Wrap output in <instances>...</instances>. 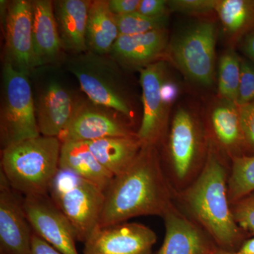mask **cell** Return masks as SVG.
<instances>
[{"mask_svg": "<svg viewBox=\"0 0 254 254\" xmlns=\"http://www.w3.org/2000/svg\"><path fill=\"white\" fill-rule=\"evenodd\" d=\"M239 45L245 58L254 64V30L245 36Z\"/></svg>", "mask_w": 254, "mask_h": 254, "instance_id": "35", "label": "cell"}, {"mask_svg": "<svg viewBox=\"0 0 254 254\" xmlns=\"http://www.w3.org/2000/svg\"><path fill=\"white\" fill-rule=\"evenodd\" d=\"M120 36L116 18L110 11L108 0L92 1L86 28L88 51L109 55Z\"/></svg>", "mask_w": 254, "mask_h": 254, "instance_id": "23", "label": "cell"}, {"mask_svg": "<svg viewBox=\"0 0 254 254\" xmlns=\"http://www.w3.org/2000/svg\"><path fill=\"white\" fill-rule=\"evenodd\" d=\"M29 254H62L33 232Z\"/></svg>", "mask_w": 254, "mask_h": 254, "instance_id": "34", "label": "cell"}, {"mask_svg": "<svg viewBox=\"0 0 254 254\" xmlns=\"http://www.w3.org/2000/svg\"><path fill=\"white\" fill-rule=\"evenodd\" d=\"M165 235L155 254H214L218 246L206 232L174 204L165 216Z\"/></svg>", "mask_w": 254, "mask_h": 254, "instance_id": "16", "label": "cell"}, {"mask_svg": "<svg viewBox=\"0 0 254 254\" xmlns=\"http://www.w3.org/2000/svg\"><path fill=\"white\" fill-rule=\"evenodd\" d=\"M62 143L57 137L39 136L1 150V172L9 185L26 196L48 194L60 170Z\"/></svg>", "mask_w": 254, "mask_h": 254, "instance_id": "3", "label": "cell"}, {"mask_svg": "<svg viewBox=\"0 0 254 254\" xmlns=\"http://www.w3.org/2000/svg\"><path fill=\"white\" fill-rule=\"evenodd\" d=\"M60 168L72 172L94 184L104 192L115 177L98 162L86 142L62 143Z\"/></svg>", "mask_w": 254, "mask_h": 254, "instance_id": "20", "label": "cell"}, {"mask_svg": "<svg viewBox=\"0 0 254 254\" xmlns=\"http://www.w3.org/2000/svg\"><path fill=\"white\" fill-rule=\"evenodd\" d=\"M235 254H254V236L246 240Z\"/></svg>", "mask_w": 254, "mask_h": 254, "instance_id": "36", "label": "cell"}, {"mask_svg": "<svg viewBox=\"0 0 254 254\" xmlns=\"http://www.w3.org/2000/svg\"><path fill=\"white\" fill-rule=\"evenodd\" d=\"M120 36L142 34L165 28L168 17L151 18L138 12L115 16Z\"/></svg>", "mask_w": 254, "mask_h": 254, "instance_id": "27", "label": "cell"}, {"mask_svg": "<svg viewBox=\"0 0 254 254\" xmlns=\"http://www.w3.org/2000/svg\"><path fill=\"white\" fill-rule=\"evenodd\" d=\"M168 1L166 0H141L137 12L151 18L168 17Z\"/></svg>", "mask_w": 254, "mask_h": 254, "instance_id": "32", "label": "cell"}, {"mask_svg": "<svg viewBox=\"0 0 254 254\" xmlns=\"http://www.w3.org/2000/svg\"><path fill=\"white\" fill-rule=\"evenodd\" d=\"M254 101V64L241 58V76L236 104L242 106Z\"/></svg>", "mask_w": 254, "mask_h": 254, "instance_id": "29", "label": "cell"}, {"mask_svg": "<svg viewBox=\"0 0 254 254\" xmlns=\"http://www.w3.org/2000/svg\"><path fill=\"white\" fill-rule=\"evenodd\" d=\"M29 77L40 133L58 138L72 118L80 99L55 65L37 68Z\"/></svg>", "mask_w": 254, "mask_h": 254, "instance_id": "8", "label": "cell"}, {"mask_svg": "<svg viewBox=\"0 0 254 254\" xmlns=\"http://www.w3.org/2000/svg\"><path fill=\"white\" fill-rule=\"evenodd\" d=\"M157 235L136 222L98 226L84 243L83 254H152Z\"/></svg>", "mask_w": 254, "mask_h": 254, "instance_id": "13", "label": "cell"}, {"mask_svg": "<svg viewBox=\"0 0 254 254\" xmlns=\"http://www.w3.org/2000/svg\"><path fill=\"white\" fill-rule=\"evenodd\" d=\"M0 141L1 150L41 136L29 75L3 63L1 69Z\"/></svg>", "mask_w": 254, "mask_h": 254, "instance_id": "7", "label": "cell"}, {"mask_svg": "<svg viewBox=\"0 0 254 254\" xmlns=\"http://www.w3.org/2000/svg\"><path fill=\"white\" fill-rule=\"evenodd\" d=\"M23 205L36 235L62 254H78L74 229L49 195L24 197Z\"/></svg>", "mask_w": 254, "mask_h": 254, "instance_id": "14", "label": "cell"}, {"mask_svg": "<svg viewBox=\"0 0 254 254\" xmlns=\"http://www.w3.org/2000/svg\"><path fill=\"white\" fill-rule=\"evenodd\" d=\"M240 108L246 155H254V101Z\"/></svg>", "mask_w": 254, "mask_h": 254, "instance_id": "30", "label": "cell"}, {"mask_svg": "<svg viewBox=\"0 0 254 254\" xmlns=\"http://www.w3.org/2000/svg\"><path fill=\"white\" fill-rule=\"evenodd\" d=\"M175 204V190L165 175L158 147L142 145L123 173L105 191L99 227L127 222L142 215L163 218Z\"/></svg>", "mask_w": 254, "mask_h": 254, "instance_id": "1", "label": "cell"}, {"mask_svg": "<svg viewBox=\"0 0 254 254\" xmlns=\"http://www.w3.org/2000/svg\"><path fill=\"white\" fill-rule=\"evenodd\" d=\"M33 6V47L38 67L55 65L64 51L55 21L53 1L34 0Z\"/></svg>", "mask_w": 254, "mask_h": 254, "instance_id": "19", "label": "cell"}, {"mask_svg": "<svg viewBox=\"0 0 254 254\" xmlns=\"http://www.w3.org/2000/svg\"><path fill=\"white\" fill-rule=\"evenodd\" d=\"M168 43L166 28L133 36H120L109 55L122 68L140 71L161 60Z\"/></svg>", "mask_w": 254, "mask_h": 254, "instance_id": "17", "label": "cell"}, {"mask_svg": "<svg viewBox=\"0 0 254 254\" xmlns=\"http://www.w3.org/2000/svg\"><path fill=\"white\" fill-rule=\"evenodd\" d=\"M92 1L57 0L53 11L64 51L77 55L88 51L86 28Z\"/></svg>", "mask_w": 254, "mask_h": 254, "instance_id": "18", "label": "cell"}, {"mask_svg": "<svg viewBox=\"0 0 254 254\" xmlns=\"http://www.w3.org/2000/svg\"><path fill=\"white\" fill-rule=\"evenodd\" d=\"M0 172V254H29L33 230L23 198Z\"/></svg>", "mask_w": 254, "mask_h": 254, "instance_id": "15", "label": "cell"}, {"mask_svg": "<svg viewBox=\"0 0 254 254\" xmlns=\"http://www.w3.org/2000/svg\"><path fill=\"white\" fill-rule=\"evenodd\" d=\"M254 192V155L235 157L230 160L227 195L234 203Z\"/></svg>", "mask_w": 254, "mask_h": 254, "instance_id": "25", "label": "cell"}, {"mask_svg": "<svg viewBox=\"0 0 254 254\" xmlns=\"http://www.w3.org/2000/svg\"><path fill=\"white\" fill-rule=\"evenodd\" d=\"M210 125L218 149L225 152L230 160L246 155L240 108L236 103L225 101L217 106L212 113Z\"/></svg>", "mask_w": 254, "mask_h": 254, "instance_id": "21", "label": "cell"}, {"mask_svg": "<svg viewBox=\"0 0 254 254\" xmlns=\"http://www.w3.org/2000/svg\"><path fill=\"white\" fill-rule=\"evenodd\" d=\"M124 118L115 110L95 104L89 99H80L72 118L58 138L63 143L136 135Z\"/></svg>", "mask_w": 254, "mask_h": 254, "instance_id": "12", "label": "cell"}, {"mask_svg": "<svg viewBox=\"0 0 254 254\" xmlns=\"http://www.w3.org/2000/svg\"><path fill=\"white\" fill-rule=\"evenodd\" d=\"M214 254H235L234 252H227V251L221 250V249H217L216 252Z\"/></svg>", "mask_w": 254, "mask_h": 254, "instance_id": "37", "label": "cell"}, {"mask_svg": "<svg viewBox=\"0 0 254 254\" xmlns=\"http://www.w3.org/2000/svg\"><path fill=\"white\" fill-rule=\"evenodd\" d=\"M224 34L231 44H240L254 30V0H215Z\"/></svg>", "mask_w": 254, "mask_h": 254, "instance_id": "24", "label": "cell"}, {"mask_svg": "<svg viewBox=\"0 0 254 254\" xmlns=\"http://www.w3.org/2000/svg\"><path fill=\"white\" fill-rule=\"evenodd\" d=\"M215 0H171L168 1L172 11L185 14H205L214 11Z\"/></svg>", "mask_w": 254, "mask_h": 254, "instance_id": "31", "label": "cell"}, {"mask_svg": "<svg viewBox=\"0 0 254 254\" xmlns=\"http://www.w3.org/2000/svg\"><path fill=\"white\" fill-rule=\"evenodd\" d=\"M141 0H108L110 11L115 16H124L136 12Z\"/></svg>", "mask_w": 254, "mask_h": 254, "instance_id": "33", "label": "cell"}, {"mask_svg": "<svg viewBox=\"0 0 254 254\" xmlns=\"http://www.w3.org/2000/svg\"><path fill=\"white\" fill-rule=\"evenodd\" d=\"M166 71L163 60L155 62L139 71L143 116L136 135L142 145L158 147L168 130L170 105L164 99L163 94Z\"/></svg>", "mask_w": 254, "mask_h": 254, "instance_id": "10", "label": "cell"}, {"mask_svg": "<svg viewBox=\"0 0 254 254\" xmlns=\"http://www.w3.org/2000/svg\"><path fill=\"white\" fill-rule=\"evenodd\" d=\"M48 195L84 244L98 226L105 192L92 182L60 169L50 185Z\"/></svg>", "mask_w": 254, "mask_h": 254, "instance_id": "6", "label": "cell"}, {"mask_svg": "<svg viewBox=\"0 0 254 254\" xmlns=\"http://www.w3.org/2000/svg\"><path fill=\"white\" fill-rule=\"evenodd\" d=\"M4 20V63L30 75L38 68L33 47L32 1H10Z\"/></svg>", "mask_w": 254, "mask_h": 254, "instance_id": "11", "label": "cell"}, {"mask_svg": "<svg viewBox=\"0 0 254 254\" xmlns=\"http://www.w3.org/2000/svg\"><path fill=\"white\" fill-rule=\"evenodd\" d=\"M230 165L210 141L203 170L185 190L175 193L177 208L199 225L218 248L237 252L250 237L237 225L227 195Z\"/></svg>", "mask_w": 254, "mask_h": 254, "instance_id": "2", "label": "cell"}, {"mask_svg": "<svg viewBox=\"0 0 254 254\" xmlns=\"http://www.w3.org/2000/svg\"><path fill=\"white\" fill-rule=\"evenodd\" d=\"M217 28L200 21L185 28L168 43L165 54L187 77L203 86L214 81Z\"/></svg>", "mask_w": 254, "mask_h": 254, "instance_id": "9", "label": "cell"}, {"mask_svg": "<svg viewBox=\"0 0 254 254\" xmlns=\"http://www.w3.org/2000/svg\"><path fill=\"white\" fill-rule=\"evenodd\" d=\"M65 65L88 99L128 120L133 118V108L122 78L123 68L109 55L90 51L71 55L65 60Z\"/></svg>", "mask_w": 254, "mask_h": 254, "instance_id": "5", "label": "cell"}, {"mask_svg": "<svg viewBox=\"0 0 254 254\" xmlns=\"http://www.w3.org/2000/svg\"><path fill=\"white\" fill-rule=\"evenodd\" d=\"M86 143L98 162L114 177L123 173L133 163L142 148L136 134L106 137Z\"/></svg>", "mask_w": 254, "mask_h": 254, "instance_id": "22", "label": "cell"}, {"mask_svg": "<svg viewBox=\"0 0 254 254\" xmlns=\"http://www.w3.org/2000/svg\"><path fill=\"white\" fill-rule=\"evenodd\" d=\"M237 225L250 237L254 236V192L230 203Z\"/></svg>", "mask_w": 254, "mask_h": 254, "instance_id": "28", "label": "cell"}, {"mask_svg": "<svg viewBox=\"0 0 254 254\" xmlns=\"http://www.w3.org/2000/svg\"><path fill=\"white\" fill-rule=\"evenodd\" d=\"M163 141L162 164L175 193L187 188L199 175L208 156L210 140L194 115L180 108L174 115Z\"/></svg>", "mask_w": 254, "mask_h": 254, "instance_id": "4", "label": "cell"}, {"mask_svg": "<svg viewBox=\"0 0 254 254\" xmlns=\"http://www.w3.org/2000/svg\"><path fill=\"white\" fill-rule=\"evenodd\" d=\"M240 76L241 57L229 50L219 62L218 91L224 101L236 103Z\"/></svg>", "mask_w": 254, "mask_h": 254, "instance_id": "26", "label": "cell"}]
</instances>
